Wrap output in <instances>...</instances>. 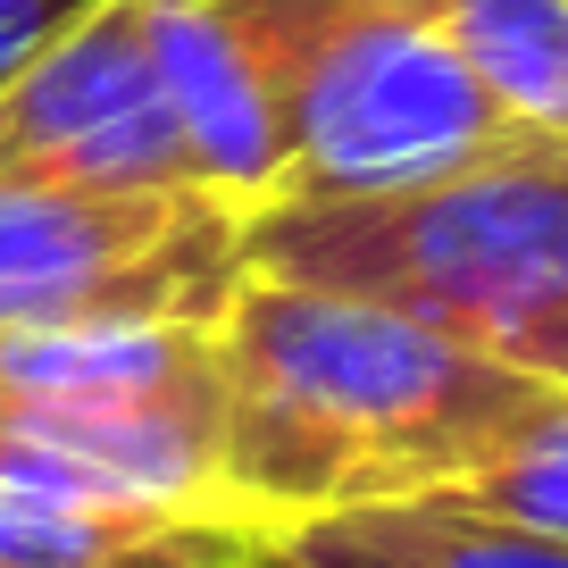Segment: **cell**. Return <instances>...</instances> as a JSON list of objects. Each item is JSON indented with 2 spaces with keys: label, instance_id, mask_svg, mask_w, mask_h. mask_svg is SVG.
Listing matches in <instances>:
<instances>
[{
  "label": "cell",
  "instance_id": "cell-1",
  "mask_svg": "<svg viewBox=\"0 0 568 568\" xmlns=\"http://www.w3.org/2000/svg\"><path fill=\"white\" fill-rule=\"evenodd\" d=\"M226 485L276 544L284 527L460 485L544 376L409 326L393 310L243 276L217 318Z\"/></svg>",
  "mask_w": 568,
  "mask_h": 568
},
{
  "label": "cell",
  "instance_id": "cell-2",
  "mask_svg": "<svg viewBox=\"0 0 568 568\" xmlns=\"http://www.w3.org/2000/svg\"><path fill=\"white\" fill-rule=\"evenodd\" d=\"M568 267V151L510 142L460 176L359 201H267L243 217V276L310 284L510 359Z\"/></svg>",
  "mask_w": 568,
  "mask_h": 568
},
{
  "label": "cell",
  "instance_id": "cell-3",
  "mask_svg": "<svg viewBox=\"0 0 568 568\" xmlns=\"http://www.w3.org/2000/svg\"><path fill=\"white\" fill-rule=\"evenodd\" d=\"M243 18L284 109L276 201L409 193L518 142L409 0H243Z\"/></svg>",
  "mask_w": 568,
  "mask_h": 568
},
{
  "label": "cell",
  "instance_id": "cell-4",
  "mask_svg": "<svg viewBox=\"0 0 568 568\" xmlns=\"http://www.w3.org/2000/svg\"><path fill=\"white\" fill-rule=\"evenodd\" d=\"M243 284V210L210 193H59L0 176V343L109 318L217 326Z\"/></svg>",
  "mask_w": 568,
  "mask_h": 568
},
{
  "label": "cell",
  "instance_id": "cell-5",
  "mask_svg": "<svg viewBox=\"0 0 568 568\" xmlns=\"http://www.w3.org/2000/svg\"><path fill=\"white\" fill-rule=\"evenodd\" d=\"M0 176L59 193H201L134 0H101L0 84Z\"/></svg>",
  "mask_w": 568,
  "mask_h": 568
},
{
  "label": "cell",
  "instance_id": "cell-6",
  "mask_svg": "<svg viewBox=\"0 0 568 568\" xmlns=\"http://www.w3.org/2000/svg\"><path fill=\"white\" fill-rule=\"evenodd\" d=\"M134 9L193 184L243 217L267 210L284 193V109L243 0H134Z\"/></svg>",
  "mask_w": 568,
  "mask_h": 568
},
{
  "label": "cell",
  "instance_id": "cell-7",
  "mask_svg": "<svg viewBox=\"0 0 568 568\" xmlns=\"http://www.w3.org/2000/svg\"><path fill=\"white\" fill-rule=\"evenodd\" d=\"M260 527L151 501H92L0 477V568H251Z\"/></svg>",
  "mask_w": 568,
  "mask_h": 568
},
{
  "label": "cell",
  "instance_id": "cell-8",
  "mask_svg": "<svg viewBox=\"0 0 568 568\" xmlns=\"http://www.w3.org/2000/svg\"><path fill=\"white\" fill-rule=\"evenodd\" d=\"M251 568H568V544L477 518L444 494H418V501H368V510L302 518Z\"/></svg>",
  "mask_w": 568,
  "mask_h": 568
},
{
  "label": "cell",
  "instance_id": "cell-9",
  "mask_svg": "<svg viewBox=\"0 0 568 568\" xmlns=\"http://www.w3.org/2000/svg\"><path fill=\"white\" fill-rule=\"evenodd\" d=\"M518 142L568 151V0H409Z\"/></svg>",
  "mask_w": 568,
  "mask_h": 568
},
{
  "label": "cell",
  "instance_id": "cell-10",
  "mask_svg": "<svg viewBox=\"0 0 568 568\" xmlns=\"http://www.w3.org/2000/svg\"><path fill=\"white\" fill-rule=\"evenodd\" d=\"M444 501L568 544V385H535V402L501 426V444L460 485H444Z\"/></svg>",
  "mask_w": 568,
  "mask_h": 568
},
{
  "label": "cell",
  "instance_id": "cell-11",
  "mask_svg": "<svg viewBox=\"0 0 568 568\" xmlns=\"http://www.w3.org/2000/svg\"><path fill=\"white\" fill-rule=\"evenodd\" d=\"M92 9H101V0H0V84L26 75L59 34H75Z\"/></svg>",
  "mask_w": 568,
  "mask_h": 568
},
{
  "label": "cell",
  "instance_id": "cell-12",
  "mask_svg": "<svg viewBox=\"0 0 568 568\" xmlns=\"http://www.w3.org/2000/svg\"><path fill=\"white\" fill-rule=\"evenodd\" d=\"M510 368L544 376V385H568V267H560V284H551V302L535 310V326L518 335Z\"/></svg>",
  "mask_w": 568,
  "mask_h": 568
}]
</instances>
